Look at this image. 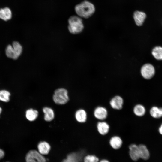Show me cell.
<instances>
[{"instance_id":"6da1fadb","label":"cell","mask_w":162,"mask_h":162,"mask_svg":"<svg viewBox=\"0 0 162 162\" xmlns=\"http://www.w3.org/2000/svg\"><path fill=\"white\" fill-rule=\"evenodd\" d=\"M74 10L78 16L82 18L87 19L94 14L95 8L92 3L85 0L76 4L75 6Z\"/></svg>"},{"instance_id":"7a4b0ae2","label":"cell","mask_w":162,"mask_h":162,"mask_svg":"<svg viewBox=\"0 0 162 162\" xmlns=\"http://www.w3.org/2000/svg\"><path fill=\"white\" fill-rule=\"evenodd\" d=\"M68 30L71 34H79L83 31L84 28L82 19L78 16H70L68 19Z\"/></svg>"},{"instance_id":"3957f363","label":"cell","mask_w":162,"mask_h":162,"mask_svg":"<svg viewBox=\"0 0 162 162\" xmlns=\"http://www.w3.org/2000/svg\"><path fill=\"white\" fill-rule=\"evenodd\" d=\"M54 102L58 105H63L67 103L69 100L68 92L65 88H61L54 91L53 95Z\"/></svg>"},{"instance_id":"277c9868","label":"cell","mask_w":162,"mask_h":162,"mask_svg":"<svg viewBox=\"0 0 162 162\" xmlns=\"http://www.w3.org/2000/svg\"><path fill=\"white\" fill-rule=\"evenodd\" d=\"M93 115L98 121L106 120L109 115L108 109L103 105H98L94 109Z\"/></svg>"},{"instance_id":"5b68a950","label":"cell","mask_w":162,"mask_h":162,"mask_svg":"<svg viewBox=\"0 0 162 162\" xmlns=\"http://www.w3.org/2000/svg\"><path fill=\"white\" fill-rule=\"evenodd\" d=\"M124 104V100L121 95L116 94L113 96L109 101V106L112 109L119 111L123 108Z\"/></svg>"},{"instance_id":"8992f818","label":"cell","mask_w":162,"mask_h":162,"mask_svg":"<svg viewBox=\"0 0 162 162\" xmlns=\"http://www.w3.org/2000/svg\"><path fill=\"white\" fill-rule=\"evenodd\" d=\"M26 162H46L45 158L43 155L35 150H31L27 153Z\"/></svg>"},{"instance_id":"52a82bcc","label":"cell","mask_w":162,"mask_h":162,"mask_svg":"<svg viewBox=\"0 0 162 162\" xmlns=\"http://www.w3.org/2000/svg\"><path fill=\"white\" fill-rule=\"evenodd\" d=\"M96 128L98 134L102 136L108 134L110 129V124L106 120L97 121L96 124Z\"/></svg>"},{"instance_id":"ba28073f","label":"cell","mask_w":162,"mask_h":162,"mask_svg":"<svg viewBox=\"0 0 162 162\" xmlns=\"http://www.w3.org/2000/svg\"><path fill=\"white\" fill-rule=\"evenodd\" d=\"M141 73L144 78L146 79H150L154 76L155 73V69L152 64H146L142 67Z\"/></svg>"},{"instance_id":"9c48e42d","label":"cell","mask_w":162,"mask_h":162,"mask_svg":"<svg viewBox=\"0 0 162 162\" xmlns=\"http://www.w3.org/2000/svg\"><path fill=\"white\" fill-rule=\"evenodd\" d=\"M109 143L112 148L118 149L122 146L123 142L122 138L119 135L115 134L110 138Z\"/></svg>"},{"instance_id":"30bf717a","label":"cell","mask_w":162,"mask_h":162,"mask_svg":"<svg viewBox=\"0 0 162 162\" xmlns=\"http://www.w3.org/2000/svg\"><path fill=\"white\" fill-rule=\"evenodd\" d=\"M129 154L131 158L134 161H137L140 158L138 145L135 143L130 144L129 146Z\"/></svg>"},{"instance_id":"8fae6325","label":"cell","mask_w":162,"mask_h":162,"mask_svg":"<svg viewBox=\"0 0 162 162\" xmlns=\"http://www.w3.org/2000/svg\"><path fill=\"white\" fill-rule=\"evenodd\" d=\"M146 14L144 12L139 11H135L133 17L136 24L138 26L142 25L146 18Z\"/></svg>"},{"instance_id":"7c38bea8","label":"cell","mask_w":162,"mask_h":162,"mask_svg":"<svg viewBox=\"0 0 162 162\" xmlns=\"http://www.w3.org/2000/svg\"><path fill=\"white\" fill-rule=\"evenodd\" d=\"M132 112L137 117H142L145 115L146 109L144 106L140 104H135L132 108Z\"/></svg>"},{"instance_id":"4fadbf2b","label":"cell","mask_w":162,"mask_h":162,"mask_svg":"<svg viewBox=\"0 0 162 162\" xmlns=\"http://www.w3.org/2000/svg\"><path fill=\"white\" fill-rule=\"evenodd\" d=\"M75 117L78 122L81 123H85L87 119V112L84 109H79L76 111Z\"/></svg>"},{"instance_id":"5bb4252c","label":"cell","mask_w":162,"mask_h":162,"mask_svg":"<svg viewBox=\"0 0 162 162\" xmlns=\"http://www.w3.org/2000/svg\"><path fill=\"white\" fill-rule=\"evenodd\" d=\"M140 158L144 160L148 159L150 156L149 151L147 146L143 144L138 145Z\"/></svg>"},{"instance_id":"9a60e30c","label":"cell","mask_w":162,"mask_h":162,"mask_svg":"<svg viewBox=\"0 0 162 162\" xmlns=\"http://www.w3.org/2000/svg\"><path fill=\"white\" fill-rule=\"evenodd\" d=\"M38 112L37 110L32 108H30L26 110L25 116L26 119L30 122L35 120L38 118Z\"/></svg>"},{"instance_id":"2e32d148","label":"cell","mask_w":162,"mask_h":162,"mask_svg":"<svg viewBox=\"0 0 162 162\" xmlns=\"http://www.w3.org/2000/svg\"><path fill=\"white\" fill-rule=\"evenodd\" d=\"M38 152L42 155L48 154L50 151L51 147L49 144L46 141H41L38 145Z\"/></svg>"},{"instance_id":"e0dca14e","label":"cell","mask_w":162,"mask_h":162,"mask_svg":"<svg viewBox=\"0 0 162 162\" xmlns=\"http://www.w3.org/2000/svg\"><path fill=\"white\" fill-rule=\"evenodd\" d=\"M12 17V12L8 7L0 9V19L4 21L10 20Z\"/></svg>"},{"instance_id":"ac0fdd59","label":"cell","mask_w":162,"mask_h":162,"mask_svg":"<svg viewBox=\"0 0 162 162\" xmlns=\"http://www.w3.org/2000/svg\"><path fill=\"white\" fill-rule=\"evenodd\" d=\"M44 113V118L47 122L52 120L55 117L54 112L53 109L49 107H44L43 109Z\"/></svg>"},{"instance_id":"d6986e66","label":"cell","mask_w":162,"mask_h":162,"mask_svg":"<svg viewBox=\"0 0 162 162\" xmlns=\"http://www.w3.org/2000/svg\"><path fill=\"white\" fill-rule=\"evenodd\" d=\"M11 94L5 89L0 90V101L4 103H8L10 100Z\"/></svg>"},{"instance_id":"ffe728a7","label":"cell","mask_w":162,"mask_h":162,"mask_svg":"<svg viewBox=\"0 0 162 162\" xmlns=\"http://www.w3.org/2000/svg\"><path fill=\"white\" fill-rule=\"evenodd\" d=\"M150 113L153 118H160L162 117V108L153 106L151 108Z\"/></svg>"},{"instance_id":"44dd1931","label":"cell","mask_w":162,"mask_h":162,"mask_svg":"<svg viewBox=\"0 0 162 162\" xmlns=\"http://www.w3.org/2000/svg\"><path fill=\"white\" fill-rule=\"evenodd\" d=\"M5 54L6 56L9 58L14 60L18 58L12 44H9L7 46L5 49Z\"/></svg>"},{"instance_id":"7402d4cb","label":"cell","mask_w":162,"mask_h":162,"mask_svg":"<svg viewBox=\"0 0 162 162\" xmlns=\"http://www.w3.org/2000/svg\"><path fill=\"white\" fill-rule=\"evenodd\" d=\"M15 54L18 58L21 55L23 51V48L21 44L17 41H14L12 44Z\"/></svg>"},{"instance_id":"603a6c76","label":"cell","mask_w":162,"mask_h":162,"mask_svg":"<svg viewBox=\"0 0 162 162\" xmlns=\"http://www.w3.org/2000/svg\"><path fill=\"white\" fill-rule=\"evenodd\" d=\"M80 158L76 153H74L69 154L67 158L64 160L62 162H79Z\"/></svg>"},{"instance_id":"cb8c5ba5","label":"cell","mask_w":162,"mask_h":162,"mask_svg":"<svg viewBox=\"0 0 162 162\" xmlns=\"http://www.w3.org/2000/svg\"><path fill=\"white\" fill-rule=\"evenodd\" d=\"M152 54L156 59L162 60V47L160 46L155 47L153 49Z\"/></svg>"},{"instance_id":"d4e9b609","label":"cell","mask_w":162,"mask_h":162,"mask_svg":"<svg viewBox=\"0 0 162 162\" xmlns=\"http://www.w3.org/2000/svg\"><path fill=\"white\" fill-rule=\"evenodd\" d=\"M84 162H99L98 158L93 155H88L86 156L84 158Z\"/></svg>"},{"instance_id":"484cf974","label":"cell","mask_w":162,"mask_h":162,"mask_svg":"<svg viewBox=\"0 0 162 162\" xmlns=\"http://www.w3.org/2000/svg\"><path fill=\"white\" fill-rule=\"evenodd\" d=\"M5 153L4 151L0 148V160L2 159L4 156Z\"/></svg>"},{"instance_id":"4316f807","label":"cell","mask_w":162,"mask_h":162,"mask_svg":"<svg viewBox=\"0 0 162 162\" xmlns=\"http://www.w3.org/2000/svg\"><path fill=\"white\" fill-rule=\"evenodd\" d=\"M159 131L160 133L162 135V124L159 128Z\"/></svg>"},{"instance_id":"83f0119b","label":"cell","mask_w":162,"mask_h":162,"mask_svg":"<svg viewBox=\"0 0 162 162\" xmlns=\"http://www.w3.org/2000/svg\"><path fill=\"white\" fill-rule=\"evenodd\" d=\"M99 162H110L109 160L106 159H103Z\"/></svg>"},{"instance_id":"f1b7e54d","label":"cell","mask_w":162,"mask_h":162,"mask_svg":"<svg viewBox=\"0 0 162 162\" xmlns=\"http://www.w3.org/2000/svg\"><path fill=\"white\" fill-rule=\"evenodd\" d=\"M3 111V109L2 107L0 106V118L1 117V115Z\"/></svg>"},{"instance_id":"f546056e","label":"cell","mask_w":162,"mask_h":162,"mask_svg":"<svg viewBox=\"0 0 162 162\" xmlns=\"http://www.w3.org/2000/svg\"></svg>"}]
</instances>
